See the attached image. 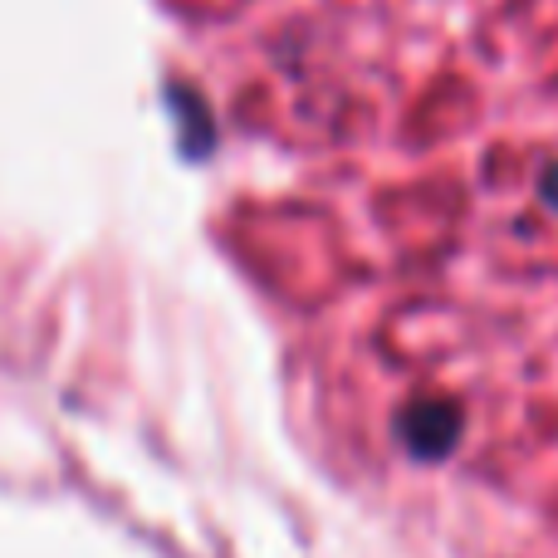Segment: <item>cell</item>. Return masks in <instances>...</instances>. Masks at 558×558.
Wrapping results in <instances>:
<instances>
[{
	"mask_svg": "<svg viewBox=\"0 0 558 558\" xmlns=\"http://www.w3.org/2000/svg\"><path fill=\"white\" fill-rule=\"evenodd\" d=\"M461 432H465V412L461 402H446V397H422V402H412L397 416V441L416 461H446L461 446Z\"/></svg>",
	"mask_w": 558,
	"mask_h": 558,
	"instance_id": "6da1fadb",
	"label": "cell"
},
{
	"mask_svg": "<svg viewBox=\"0 0 558 558\" xmlns=\"http://www.w3.org/2000/svg\"><path fill=\"white\" fill-rule=\"evenodd\" d=\"M539 196L558 211V162H554V167H544V177H539Z\"/></svg>",
	"mask_w": 558,
	"mask_h": 558,
	"instance_id": "7a4b0ae2",
	"label": "cell"
}]
</instances>
